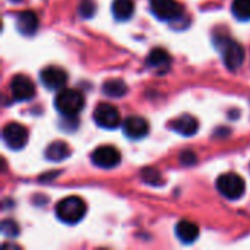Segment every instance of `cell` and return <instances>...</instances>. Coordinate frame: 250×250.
<instances>
[{
  "mask_svg": "<svg viewBox=\"0 0 250 250\" xmlns=\"http://www.w3.org/2000/svg\"><path fill=\"white\" fill-rule=\"evenodd\" d=\"M54 107L62 116L75 117L85 107L83 94L79 92L78 89L63 88L59 91V94L54 98Z\"/></svg>",
  "mask_w": 250,
  "mask_h": 250,
  "instance_id": "1",
  "label": "cell"
},
{
  "mask_svg": "<svg viewBox=\"0 0 250 250\" xmlns=\"http://www.w3.org/2000/svg\"><path fill=\"white\" fill-rule=\"evenodd\" d=\"M86 214V205L85 202L78 196H69L62 199L56 205V217L69 226L78 224Z\"/></svg>",
  "mask_w": 250,
  "mask_h": 250,
  "instance_id": "2",
  "label": "cell"
},
{
  "mask_svg": "<svg viewBox=\"0 0 250 250\" xmlns=\"http://www.w3.org/2000/svg\"><path fill=\"white\" fill-rule=\"evenodd\" d=\"M215 47L220 50L221 53V57L224 60V64L227 66V69L230 70H236L242 66L243 60H245V50L243 47L231 40L230 37H224V35H220V37H215Z\"/></svg>",
  "mask_w": 250,
  "mask_h": 250,
  "instance_id": "3",
  "label": "cell"
},
{
  "mask_svg": "<svg viewBox=\"0 0 250 250\" xmlns=\"http://www.w3.org/2000/svg\"><path fill=\"white\" fill-rule=\"evenodd\" d=\"M217 189L224 198L230 201H237L245 195L246 185H245V180L239 174L226 173L217 179Z\"/></svg>",
  "mask_w": 250,
  "mask_h": 250,
  "instance_id": "4",
  "label": "cell"
},
{
  "mask_svg": "<svg viewBox=\"0 0 250 250\" xmlns=\"http://www.w3.org/2000/svg\"><path fill=\"white\" fill-rule=\"evenodd\" d=\"M151 12L160 19L173 22L182 18L183 15V6L177 0H149Z\"/></svg>",
  "mask_w": 250,
  "mask_h": 250,
  "instance_id": "5",
  "label": "cell"
},
{
  "mask_svg": "<svg viewBox=\"0 0 250 250\" xmlns=\"http://www.w3.org/2000/svg\"><path fill=\"white\" fill-rule=\"evenodd\" d=\"M92 119L103 129H116L122 123L119 110L113 104H108V103L98 104L97 108L94 110Z\"/></svg>",
  "mask_w": 250,
  "mask_h": 250,
  "instance_id": "6",
  "label": "cell"
},
{
  "mask_svg": "<svg viewBox=\"0 0 250 250\" xmlns=\"http://www.w3.org/2000/svg\"><path fill=\"white\" fill-rule=\"evenodd\" d=\"M1 136H3V141L7 145V148L18 151L26 145L29 135H28V129L23 125L12 122L3 127Z\"/></svg>",
  "mask_w": 250,
  "mask_h": 250,
  "instance_id": "7",
  "label": "cell"
},
{
  "mask_svg": "<svg viewBox=\"0 0 250 250\" xmlns=\"http://www.w3.org/2000/svg\"><path fill=\"white\" fill-rule=\"evenodd\" d=\"M91 160L97 167L108 170L120 164V152L111 145H101L92 152Z\"/></svg>",
  "mask_w": 250,
  "mask_h": 250,
  "instance_id": "8",
  "label": "cell"
},
{
  "mask_svg": "<svg viewBox=\"0 0 250 250\" xmlns=\"http://www.w3.org/2000/svg\"><path fill=\"white\" fill-rule=\"evenodd\" d=\"M40 81L48 89H63L67 82V73L59 66H47L40 72Z\"/></svg>",
  "mask_w": 250,
  "mask_h": 250,
  "instance_id": "9",
  "label": "cell"
},
{
  "mask_svg": "<svg viewBox=\"0 0 250 250\" xmlns=\"http://www.w3.org/2000/svg\"><path fill=\"white\" fill-rule=\"evenodd\" d=\"M10 92L18 101H28L35 95L34 82L25 75H16L10 81Z\"/></svg>",
  "mask_w": 250,
  "mask_h": 250,
  "instance_id": "10",
  "label": "cell"
},
{
  "mask_svg": "<svg viewBox=\"0 0 250 250\" xmlns=\"http://www.w3.org/2000/svg\"><path fill=\"white\" fill-rule=\"evenodd\" d=\"M123 132L127 138L130 139H142L148 135V130H149V126H148V122L139 116H130L127 117L123 125Z\"/></svg>",
  "mask_w": 250,
  "mask_h": 250,
  "instance_id": "11",
  "label": "cell"
},
{
  "mask_svg": "<svg viewBox=\"0 0 250 250\" xmlns=\"http://www.w3.org/2000/svg\"><path fill=\"white\" fill-rule=\"evenodd\" d=\"M15 23H16L18 31L22 35L31 37V35H34L38 31L40 21H38V16H37L35 12H32V10H23V12H19L16 15Z\"/></svg>",
  "mask_w": 250,
  "mask_h": 250,
  "instance_id": "12",
  "label": "cell"
},
{
  "mask_svg": "<svg viewBox=\"0 0 250 250\" xmlns=\"http://www.w3.org/2000/svg\"><path fill=\"white\" fill-rule=\"evenodd\" d=\"M170 64H171V57L164 48H154L146 57V66L160 75L166 73L170 69Z\"/></svg>",
  "mask_w": 250,
  "mask_h": 250,
  "instance_id": "13",
  "label": "cell"
},
{
  "mask_svg": "<svg viewBox=\"0 0 250 250\" xmlns=\"http://www.w3.org/2000/svg\"><path fill=\"white\" fill-rule=\"evenodd\" d=\"M170 129L182 136H193L199 129V123L193 116L183 114L170 123Z\"/></svg>",
  "mask_w": 250,
  "mask_h": 250,
  "instance_id": "14",
  "label": "cell"
},
{
  "mask_svg": "<svg viewBox=\"0 0 250 250\" xmlns=\"http://www.w3.org/2000/svg\"><path fill=\"white\" fill-rule=\"evenodd\" d=\"M176 236L182 243L190 245L199 237V227L188 220H182L176 226Z\"/></svg>",
  "mask_w": 250,
  "mask_h": 250,
  "instance_id": "15",
  "label": "cell"
},
{
  "mask_svg": "<svg viewBox=\"0 0 250 250\" xmlns=\"http://www.w3.org/2000/svg\"><path fill=\"white\" fill-rule=\"evenodd\" d=\"M111 12L117 21H127L135 12V3L133 0H113Z\"/></svg>",
  "mask_w": 250,
  "mask_h": 250,
  "instance_id": "16",
  "label": "cell"
},
{
  "mask_svg": "<svg viewBox=\"0 0 250 250\" xmlns=\"http://www.w3.org/2000/svg\"><path fill=\"white\" fill-rule=\"evenodd\" d=\"M69 155H70V149H69L67 144L63 142V141L53 142V144L48 145V148L45 149V158H47L48 161H53V163L63 161V160H66Z\"/></svg>",
  "mask_w": 250,
  "mask_h": 250,
  "instance_id": "17",
  "label": "cell"
},
{
  "mask_svg": "<svg viewBox=\"0 0 250 250\" xmlns=\"http://www.w3.org/2000/svg\"><path fill=\"white\" fill-rule=\"evenodd\" d=\"M103 92L111 98H120L127 94V85L122 79H108L103 83Z\"/></svg>",
  "mask_w": 250,
  "mask_h": 250,
  "instance_id": "18",
  "label": "cell"
},
{
  "mask_svg": "<svg viewBox=\"0 0 250 250\" xmlns=\"http://www.w3.org/2000/svg\"><path fill=\"white\" fill-rule=\"evenodd\" d=\"M231 12L239 21H250V0H233Z\"/></svg>",
  "mask_w": 250,
  "mask_h": 250,
  "instance_id": "19",
  "label": "cell"
},
{
  "mask_svg": "<svg viewBox=\"0 0 250 250\" xmlns=\"http://www.w3.org/2000/svg\"><path fill=\"white\" fill-rule=\"evenodd\" d=\"M142 179H144L145 183L152 185V186H161L164 183L160 171H157L155 168H149V167L142 171Z\"/></svg>",
  "mask_w": 250,
  "mask_h": 250,
  "instance_id": "20",
  "label": "cell"
},
{
  "mask_svg": "<svg viewBox=\"0 0 250 250\" xmlns=\"http://www.w3.org/2000/svg\"><path fill=\"white\" fill-rule=\"evenodd\" d=\"M1 233L6 236V237H16L19 234V229H18V224L12 220H4L1 223Z\"/></svg>",
  "mask_w": 250,
  "mask_h": 250,
  "instance_id": "21",
  "label": "cell"
},
{
  "mask_svg": "<svg viewBox=\"0 0 250 250\" xmlns=\"http://www.w3.org/2000/svg\"><path fill=\"white\" fill-rule=\"evenodd\" d=\"M78 13L82 18H91L95 13V3L92 0H82L78 7Z\"/></svg>",
  "mask_w": 250,
  "mask_h": 250,
  "instance_id": "22",
  "label": "cell"
},
{
  "mask_svg": "<svg viewBox=\"0 0 250 250\" xmlns=\"http://www.w3.org/2000/svg\"><path fill=\"white\" fill-rule=\"evenodd\" d=\"M180 161L185 166H192V164L196 163V155L192 151H183L182 155H180Z\"/></svg>",
  "mask_w": 250,
  "mask_h": 250,
  "instance_id": "23",
  "label": "cell"
}]
</instances>
